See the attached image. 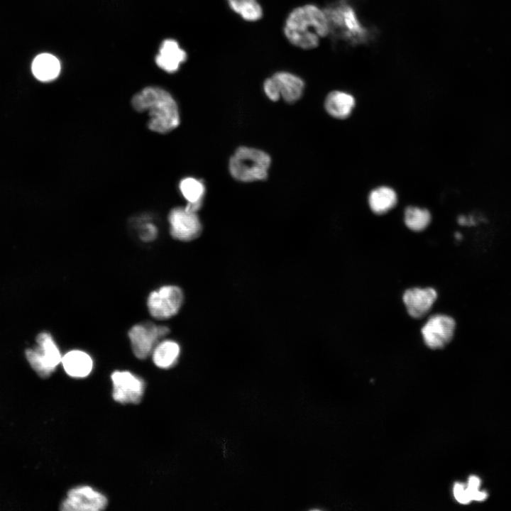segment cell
<instances>
[{
    "label": "cell",
    "mask_w": 511,
    "mask_h": 511,
    "mask_svg": "<svg viewBox=\"0 0 511 511\" xmlns=\"http://www.w3.org/2000/svg\"><path fill=\"white\" fill-rule=\"evenodd\" d=\"M284 35L295 47L302 50L316 48L322 38L330 32L325 11L317 6L307 4L292 9L284 24Z\"/></svg>",
    "instance_id": "cell-1"
},
{
    "label": "cell",
    "mask_w": 511,
    "mask_h": 511,
    "mask_svg": "<svg viewBox=\"0 0 511 511\" xmlns=\"http://www.w3.org/2000/svg\"><path fill=\"white\" fill-rule=\"evenodd\" d=\"M131 105L139 112L148 111L150 130L167 133L180 124V114L176 101L166 90L158 87H147L135 94Z\"/></svg>",
    "instance_id": "cell-2"
},
{
    "label": "cell",
    "mask_w": 511,
    "mask_h": 511,
    "mask_svg": "<svg viewBox=\"0 0 511 511\" xmlns=\"http://www.w3.org/2000/svg\"><path fill=\"white\" fill-rule=\"evenodd\" d=\"M271 159L265 152L239 147L229 160V172L236 180L249 182L267 178Z\"/></svg>",
    "instance_id": "cell-3"
},
{
    "label": "cell",
    "mask_w": 511,
    "mask_h": 511,
    "mask_svg": "<svg viewBox=\"0 0 511 511\" xmlns=\"http://www.w3.org/2000/svg\"><path fill=\"white\" fill-rule=\"evenodd\" d=\"M36 347L27 348L25 356L35 372L40 378H47L61 363L62 356L50 333H40L36 337Z\"/></svg>",
    "instance_id": "cell-4"
},
{
    "label": "cell",
    "mask_w": 511,
    "mask_h": 511,
    "mask_svg": "<svg viewBox=\"0 0 511 511\" xmlns=\"http://www.w3.org/2000/svg\"><path fill=\"white\" fill-rule=\"evenodd\" d=\"M184 300L181 288L173 285H163L152 291L147 300L150 314L158 320H165L176 315Z\"/></svg>",
    "instance_id": "cell-5"
},
{
    "label": "cell",
    "mask_w": 511,
    "mask_h": 511,
    "mask_svg": "<svg viewBox=\"0 0 511 511\" xmlns=\"http://www.w3.org/2000/svg\"><path fill=\"white\" fill-rule=\"evenodd\" d=\"M170 332L165 325L145 322L133 325L128 331L132 351L136 358L145 359L151 354L153 348L161 339Z\"/></svg>",
    "instance_id": "cell-6"
},
{
    "label": "cell",
    "mask_w": 511,
    "mask_h": 511,
    "mask_svg": "<svg viewBox=\"0 0 511 511\" xmlns=\"http://www.w3.org/2000/svg\"><path fill=\"white\" fill-rule=\"evenodd\" d=\"M107 498L88 485L70 489L60 505L62 511H100L107 505Z\"/></svg>",
    "instance_id": "cell-7"
},
{
    "label": "cell",
    "mask_w": 511,
    "mask_h": 511,
    "mask_svg": "<svg viewBox=\"0 0 511 511\" xmlns=\"http://www.w3.org/2000/svg\"><path fill=\"white\" fill-rule=\"evenodd\" d=\"M113 385L112 397L121 404H138L145 390L144 381L126 370H116L111 375Z\"/></svg>",
    "instance_id": "cell-8"
},
{
    "label": "cell",
    "mask_w": 511,
    "mask_h": 511,
    "mask_svg": "<svg viewBox=\"0 0 511 511\" xmlns=\"http://www.w3.org/2000/svg\"><path fill=\"white\" fill-rule=\"evenodd\" d=\"M171 236L181 241L197 238L202 232V224L196 212L185 207H175L168 215Z\"/></svg>",
    "instance_id": "cell-9"
},
{
    "label": "cell",
    "mask_w": 511,
    "mask_h": 511,
    "mask_svg": "<svg viewBox=\"0 0 511 511\" xmlns=\"http://www.w3.org/2000/svg\"><path fill=\"white\" fill-rule=\"evenodd\" d=\"M455 327L452 317L444 314L434 315L422 329L424 341L432 349L441 348L451 341Z\"/></svg>",
    "instance_id": "cell-10"
},
{
    "label": "cell",
    "mask_w": 511,
    "mask_h": 511,
    "mask_svg": "<svg viewBox=\"0 0 511 511\" xmlns=\"http://www.w3.org/2000/svg\"><path fill=\"white\" fill-rule=\"evenodd\" d=\"M436 297L433 288H412L405 292L403 301L409 314L419 319L428 313Z\"/></svg>",
    "instance_id": "cell-11"
},
{
    "label": "cell",
    "mask_w": 511,
    "mask_h": 511,
    "mask_svg": "<svg viewBox=\"0 0 511 511\" xmlns=\"http://www.w3.org/2000/svg\"><path fill=\"white\" fill-rule=\"evenodd\" d=\"M186 60L187 53L180 48L177 42L172 39H167L161 44L160 53L155 57V62L161 69L172 73L176 72L180 65Z\"/></svg>",
    "instance_id": "cell-12"
},
{
    "label": "cell",
    "mask_w": 511,
    "mask_h": 511,
    "mask_svg": "<svg viewBox=\"0 0 511 511\" xmlns=\"http://www.w3.org/2000/svg\"><path fill=\"white\" fill-rule=\"evenodd\" d=\"M61 363L65 373L76 378H85L93 368V360L86 352L81 350H71L62 356Z\"/></svg>",
    "instance_id": "cell-13"
},
{
    "label": "cell",
    "mask_w": 511,
    "mask_h": 511,
    "mask_svg": "<svg viewBox=\"0 0 511 511\" xmlns=\"http://www.w3.org/2000/svg\"><path fill=\"white\" fill-rule=\"evenodd\" d=\"M280 97L288 103L297 101L302 95L304 82L300 77L289 72L279 71L272 75Z\"/></svg>",
    "instance_id": "cell-14"
},
{
    "label": "cell",
    "mask_w": 511,
    "mask_h": 511,
    "mask_svg": "<svg viewBox=\"0 0 511 511\" xmlns=\"http://www.w3.org/2000/svg\"><path fill=\"white\" fill-rule=\"evenodd\" d=\"M329 26L331 23L342 27L348 36H361L364 33L356 15L349 6H341L338 9L325 11Z\"/></svg>",
    "instance_id": "cell-15"
},
{
    "label": "cell",
    "mask_w": 511,
    "mask_h": 511,
    "mask_svg": "<svg viewBox=\"0 0 511 511\" xmlns=\"http://www.w3.org/2000/svg\"><path fill=\"white\" fill-rule=\"evenodd\" d=\"M354 97L343 91H332L326 96L324 107L331 116L343 119L347 118L355 106Z\"/></svg>",
    "instance_id": "cell-16"
},
{
    "label": "cell",
    "mask_w": 511,
    "mask_h": 511,
    "mask_svg": "<svg viewBox=\"0 0 511 511\" xmlns=\"http://www.w3.org/2000/svg\"><path fill=\"white\" fill-rule=\"evenodd\" d=\"M179 344L170 339L158 342L152 351L153 363L158 368L167 369L174 366L180 356Z\"/></svg>",
    "instance_id": "cell-17"
},
{
    "label": "cell",
    "mask_w": 511,
    "mask_h": 511,
    "mask_svg": "<svg viewBox=\"0 0 511 511\" xmlns=\"http://www.w3.org/2000/svg\"><path fill=\"white\" fill-rule=\"evenodd\" d=\"M179 188L187 201L185 208L190 211L197 212L203 204L205 192L203 182L193 177H186L180 181Z\"/></svg>",
    "instance_id": "cell-18"
},
{
    "label": "cell",
    "mask_w": 511,
    "mask_h": 511,
    "mask_svg": "<svg viewBox=\"0 0 511 511\" xmlns=\"http://www.w3.org/2000/svg\"><path fill=\"white\" fill-rule=\"evenodd\" d=\"M60 71L59 60L49 53H42L34 59L32 63V72L34 76L43 82L55 79Z\"/></svg>",
    "instance_id": "cell-19"
},
{
    "label": "cell",
    "mask_w": 511,
    "mask_h": 511,
    "mask_svg": "<svg viewBox=\"0 0 511 511\" xmlns=\"http://www.w3.org/2000/svg\"><path fill=\"white\" fill-rule=\"evenodd\" d=\"M396 192L390 187H380L370 192L368 203L370 209L376 214H383L397 204Z\"/></svg>",
    "instance_id": "cell-20"
},
{
    "label": "cell",
    "mask_w": 511,
    "mask_h": 511,
    "mask_svg": "<svg viewBox=\"0 0 511 511\" xmlns=\"http://www.w3.org/2000/svg\"><path fill=\"white\" fill-rule=\"evenodd\" d=\"M231 9L246 21L254 22L263 16V9L258 0H227Z\"/></svg>",
    "instance_id": "cell-21"
},
{
    "label": "cell",
    "mask_w": 511,
    "mask_h": 511,
    "mask_svg": "<svg viewBox=\"0 0 511 511\" xmlns=\"http://www.w3.org/2000/svg\"><path fill=\"white\" fill-rule=\"evenodd\" d=\"M431 221V214L426 209L408 207L405 211V223L411 230L420 231L427 227Z\"/></svg>",
    "instance_id": "cell-22"
},
{
    "label": "cell",
    "mask_w": 511,
    "mask_h": 511,
    "mask_svg": "<svg viewBox=\"0 0 511 511\" xmlns=\"http://www.w3.org/2000/svg\"><path fill=\"white\" fill-rule=\"evenodd\" d=\"M481 480L476 476H471L468 478V483L465 485V492L470 502L472 500L483 501L488 498V493L485 491L479 490Z\"/></svg>",
    "instance_id": "cell-23"
},
{
    "label": "cell",
    "mask_w": 511,
    "mask_h": 511,
    "mask_svg": "<svg viewBox=\"0 0 511 511\" xmlns=\"http://www.w3.org/2000/svg\"><path fill=\"white\" fill-rule=\"evenodd\" d=\"M263 90L266 96L271 101H276L281 97L278 86L272 77L265 80L263 83Z\"/></svg>",
    "instance_id": "cell-24"
},
{
    "label": "cell",
    "mask_w": 511,
    "mask_h": 511,
    "mask_svg": "<svg viewBox=\"0 0 511 511\" xmlns=\"http://www.w3.org/2000/svg\"><path fill=\"white\" fill-rule=\"evenodd\" d=\"M158 236V229L151 223H145L140 227L139 236L145 242L153 241Z\"/></svg>",
    "instance_id": "cell-25"
},
{
    "label": "cell",
    "mask_w": 511,
    "mask_h": 511,
    "mask_svg": "<svg viewBox=\"0 0 511 511\" xmlns=\"http://www.w3.org/2000/svg\"><path fill=\"white\" fill-rule=\"evenodd\" d=\"M465 484L456 483L454 485L453 492L455 499L461 504L466 505L470 502L465 492Z\"/></svg>",
    "instance_id": "cell-26"
}]
</instances>
